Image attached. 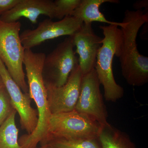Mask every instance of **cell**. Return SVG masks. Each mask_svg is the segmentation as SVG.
<instances>
[{"mask_svg":"<svg viewBox=\"0 0 148 148\" xmlns=\"http://www.w3.org/2000/svg\"><path fill=\"white\" fill-rule=\"evenodd\" d=\"M46 56L45 53L33 52L32 49L25 51L23 65L26 69L29 95L38 109V120L33 132L18 141L21 148H36L39 143L43 146L49 143V124L51 114L42 75Z\"/></svg>","mask_w":148,"mask_h":148,"instance_id":"cell-1","label":"cell"},{"mask_svg":"<svg viewBox=\"0 0 148 148\" xmlns=\"http://www.w3.org/2000/svg\"><path fill=\"white\" fill-rule=\"evenodd\" d=\"M148 21V12L127 10L122 22V43L119 58L123 76L132 86H143L148 82V57L139 53L137 44L139 30Z\"/></svg>","mask_w":148,"mask_h":148,"instance_id":"cell-2","label":"cell"},{"mask_svg":"<svg viewBox=\"0 0 148 148\" xmlns=\"http://www.w3.org/2000/svg\"><path fill=\"white\" fill-rule=\"evenodd\" d=\"M104 38L98 50L95 69L100 84L103 86L106 101L116 102L124 95L123 88L114 77L112 62L114 56L119 57L121 52L122 32L115 25L101 26Z\"/></svg>","mask_w":148,"mask_h":148,"instance_id":"cell-3","label":"cell"},{"mask_svg":"<svg viewBox=\"0 0 148 148\" xmlns=\"http://www.w3.org/2000/svg\"><path fill=\"white\" fill-rule=\"evenodd\" d=\"M19 21L7 23L0 20V59L16 84L24 93H29L23 69L25 49L20 37Z\"/></svg>","mask_w":148,"mask_h":148,"instance_id":"cell-4","label":"cell"},{"mask_svg":"<svg viewBox=\"0 0 148 148\" xmlns=\"http://www.w3.org/2000/svg\"><path fill=\"white\" fill-rule=\"evenodd\" d=\"M102 126L92 117L75 110L51 114L48 143L55 139H98Z\"/></svg>","mask_w":148,"mask_h":148,"instance_id":"cell-5","label":"cell"},{"mask_svg":"<svg viewBox=\"0 0 148 148\" xmlns=\"http://www.w3.org/2000/svg\"><path fill=\"white\" fill-rule=\"evenodd\" d=\"M71 37L65 39L46 56L42 75L45 85L60 87L66 83L70 74L78 66Z\"/></svg>","mask_w":148,"mask_h":148,"instance_id":"cell-6","label":"cell"},{"mask_svg":"<svg viewBox=\"0 0 148 148\" xmlns=\"http://www.w3.org/2000/svg\"><path fill=\"white\" fill-rule=\"evenodd\" d=\"M95 69L82 76L78 99L75 110L96 120L102 126L109 125L108 114Z\"/></svg>","mask_w":148,"mask_h":148,"instance_id":"cell-7","label":"cell"},{"mask_svg":"<svg viewBox=\"0 0 148 148\" xmlns=\"http://www.w3.org/2000/svg\"><path fill=\"white\" fill-rule=\"evenodd\" d=\"M83 24L79 19L71 16L56 21L46 19L40 22L36 29H27L21 33L20 39L25 49H32L47 40L72 36L80 29Z\"/></svg>","mask_w":148,"mask_h":148,"instance_id":"cell-8","label":"cell"},{"mask_svg":"<svg viewBox=\"0 0 148 148\" xmlns=\"http://www.w3.org/2000/svg\"><path fill=\"white\" fill-rule=\"evenodd\" d=\"M0 76L9 96L12 106L20 117L21 127L30 135L36 127L38 115L37 111L31 106L29 93H24L21 90L1 59Z\"/></svg>","mask_w":148,"mask_h":148,"instance_id":"cell-9","label":"cell"},{"mask_svg":"<svg viewBox=\"0 0 148 148\" xmlns=\"http://www.w3.org/2000/svg\"><path fill=\"white\" fill-rule=\"evenodd\" d=\"M82 76L78 65L72 71L64 85L56 87L45 85L51 114L67 112L75 110L79 96Z\"/></svg>","mask_w":148,"mask_h":148,"instance_id":"cell-10","label":"cell"},{"mask_svg":"<svg viewBox=\"0 0 148 148\" xmlns=\"http://www.w3.org/2000/svg\"><path fill=\"white\" fill-rule=\"evenodd\" d=\"M70 36L76 48L75 53L79 56V66L84 75L95 69L103 38L95 34L91 23H83L80 29Z\"/></svg>","mask_w":148,"mask_h":148,"instance_id":"cell-11","label":"cell"},{"mask_svg":"<svg viewBox=\"0 0 148 148\" xmlns=\"http://www.w3.org/2000/svg\"><path fill=\"white\" fill-rule=\"evenodd\" d=\"M55 18L54 2L51 0H21L11 10L5 12L0 20L5 23L16 22L21 17L29 19L33 24H36L40 15Z\"/></svg>","mask_w":148,"mask_h":148,"instance_id":"cell-12","label":"cell"},{"mask_svg":"<svg viewBox=\"0 0 148 148\" xmlns=\"http://www.w3.org/2000/svg\"><path fill=\"white\" fill-rule=\"evenodd\" d=\"M119 2L118 0H81L79 5L71 16L79 19L83 23L92 24V22H99L121 27L122 22L109 21L99 10L100 6L104 3H118Z\"/></svg>","mask_w":148,"mask_h":148,"instance_id":"cell-13","label":"cell"},{"mask_svg":"<svg viewBox=\"0 0 148 148\" xmlns=\"http://www.w3.org/2000/svg\"><path fill=\"white\" fill-rule=\"evenodd\" d=\"M98 140L102 148H137L126 133L110 124L102 126Z\"/></svg>","mask_w":148,"mask_h":148,"instance_id":"cell-14","label":"cell"},{"mask_svg":"<svg viewBox=\"0 0 148 148\" xmlns=\"http://www.w3.org/2000/svg\"><path fill=\"white\" fill-rule=\"evenodd\" d=\"M16 112L14 109L0 125V148H21L18 140V130L15 123Z\"/></svg>","mask_w":148,"mask_h":148,"instance_id":"cell-15","label":"cell"},{"mask_svg":"<svg viewBox=\"0 0 148 148\" xmlns=\"http://www.w3.org/2000/svg\"><path fill=\"white\" fill-rule=\"evenodd\" d=\"M48 144L54 148H102L98 138L73 140L55 139Z\"/></svg>","mask_w":148,"mask_h":148,"instance_id":"cell-16","label":"cell"},{"mask_svg":"<svg viewBox=\"0 0 148 148\" xmlns=\"http://www.w3.org/2000/svg\"><path fill=\"white\" fill-rule=\"evenodd\" d=\"M81 0H56L53 1L55 18L61 20L72 13L79 5Z\"/></svg>","mask_w":148,"mask_h":148,"instance_id":"cell-17","label":"cell"},{"mask_svg":"<svg viewBox=\"0 0 148 148\" xmlns=\"http://www.w3.org/2000/svg\"><path fill=\"white\" fill-rule=\"evenodd\" d=\"M11 108L12 107L9 96L5 88L4 87L0 90V125L14 109H11Z\"/></svg>","mask_w":148,"mask_h":148,"instance_id":"cell-18","label":"cell"},{"mask_svg":"<svg viewBox=\"0 0 148 148\" xmlns=\"http://www.w3.org/2000/svg\"><path fill=\"white\" fill-rule=\"evenodd\" d=\"M21 0H0V17L3 14L13 8Z\"/></svg>","mask_w":148,"mask_h":148,"instance_id":"cell-19","label":"cell"},{"mask_svg":"<svg viewBox=\"0 0 148 148\" xmlns=\"http://www.w3.org/2000/svg\"><path fill=\"white\" fill-rule=\"evenodd\" d=\"M133 8L135 10H142V8H145L146 10H148V0H142V1H137L133 4Z\"/></svg>","mask_w":148,"mask_h":148,"instance_id":"cell-20","label":"cell"},{"mask_svg":"<svg viewBox=\"0 0 148 148\" xmlns=\"http://www.w3.org/2000/svg\"><path fill=\"white\" fill-rule=\"evenodd\" d=\"M53 148L52 146L50 144H47V145H44L42 146L41 147L39 148Z\"/></svg>","mask_w":148,"mask_h":148,"instance_id":"cell-21","label":"cell"},{"mask_svg":"<svg viewBox=\"0 0 148 148\" xmlns=\"http://www.w3.org/2000/svg\"><path fill=\"white\" fill-rule=\"evenodd\" d=\"M4 86L3 84L2 80L1 78V77L0 76V86Z\"/></svg>","mask_w":148,"mask_h":148,"instance_id":"cell-22","label":"cell"},{"mask_svg":"<svg viewBox=\"0 0 148 148\" xmlns=\"http://www.w3.org/2000/svg\"><path fill=\"white\" fill-rule=\"evenodd\" d=\"M4 87V86H0V90H1V89L2 88H3Z\"/></svg>","mask_w":148,"mask_h":148,"instance_id":"cell-23","label":"cell"}]
</instances>
